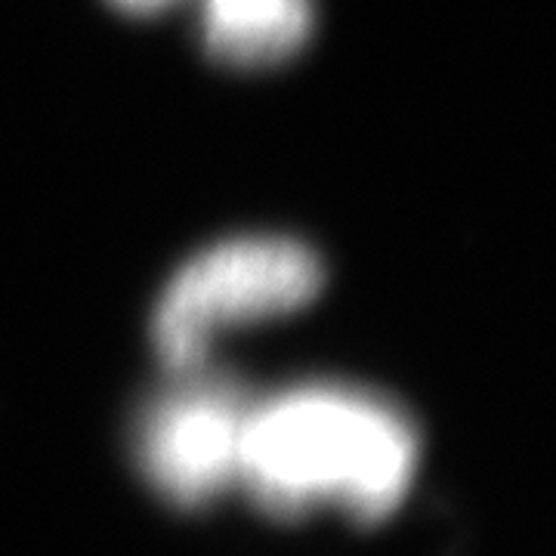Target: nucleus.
I'll use <instances>...</instances> for the list:
<instances>
[{
    "label": "nucleus",
    "mask_w": 556,
    "mask_h": 556,
    "mask_svg": "<svg viewBox=\"0 0 556 556\" xmlns=\"http://www.w3.org/2000/svg\"><path fill=\"white\" fill-rule=\"evenodd\" d=\"M309 31L313 0H201L204 47L229 65L285 62Z\"/></svg>",
    "instance_id": "20e7f679"
},
{
    "label": "nucleus",
    "mask_w": 556,
    "mask_h": 556,
    "mask_svg": "<svg viewBox=\"0 0 556 556\" xmlns=\"http://www.w3.org/2000/svg\"><path fill=\"white\" fill-rule=\"evenodd\" d=\"M139 417L137 460L146 479L179 507H201L239 482L251 402L239 383L204 365L179 371Z\"/></svg>",
    "instance_id": "7ed1b4c3"
},
{
    "label": "nucleus",
    "mask_w": 556,
    "mask_h": 556,
    "mask_svg": "<svg viewBox=\"0 0 556 556\" xmlns=\"http://www.w3.org/2000/svg\"><path fill=\"white\" fill-rule=\"evenodd\" d=\"M118 10L124 13H139V16H146V13H161V10H167V7H174L177 0H112Z\"/></svg>",
    "instance_id": "39448f33"
},
{
    "label": "nucleus",
    "mask_w": 556,
    "mask_h": 556,
    "mask_svg": "<svg viewBox=\"0 0 556 556\" xmlns=\"http://www.w3.org/2000/svg\"><path fill=\"white\" fill-rule=\"evenodd\" d=\"M415 464V427L396 405L309 383L251 405L239 482L278 517L338 504L358 522H378L402 504Z\"/></svg>",
    "instance_id": "f257e3e1"
},
{
    "label": "nucleus",
    "mask_w": 556,
    "mask_h": 556,
    "mask_svg": "<svg viewBox=\"0 0 556 556\" xmlns=\"http://www.w3.org/2000/svg\"><path fill=\"white\" fill-rule=\"evenodd\" d=\"M321 260L294 239L248 236L219 241L192 257L164 288L152 340L179 375L204 365L211 338L229 325L263 321L300 309L321 288Z\"/></svg>",
    "instance_id": "f03ea898"
}]
</instances>
